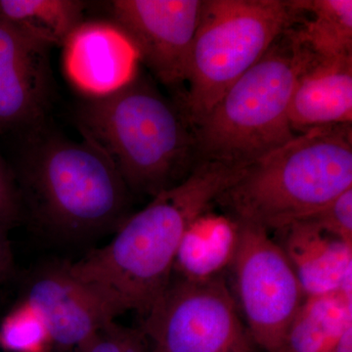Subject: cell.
<instances>
[{
    "mask_svg": "<svg viewBox=\"0 0 352 352\" xmlns=\"http://www.w3.org/2000/svg\"><path fill=\"white\" fill-rule=\"evenodd\" d=\"M83 10L76 0H0V18L50 47L64 44Z\"/></svg>",
    "mask_w": 352,
    "mask_h": 352,
    "instance_id": "cell-18",
    "label": "cell"
},
{
    "mask_svg": "<svg viewBox=\"0 0 352 352\" xmlns=\"http://www.w3.org/2000/svg\"><path fill=\"white\" fill-rule=\"evenodd\" d=\"M20 164L19 193L32 217L51 232L82 238L119 228L127 219L129 189L91 144L30 129Z\"/></svg>",
    "mask_w": 352,
    "mask_h": 352,
    "instance_id": "cell-4",
    "label": "cell"
},
{
    "mask_svg": "<svg viewBox=\"0 0 352 352\" xmlns=\"http://www.w3.org/2000/svg\"><path fill=\"white\" fill-rule=\"evenodd\" d=\"M239 223L229 215L204 212L182 241L173 265L179 279L205 282L230 268L239 242Z\"/></svg>",
    "mask_w": 352,
    "mask_h": 352,
    "instance_id": "cell-15",
    "label": "cell"
},
{
    "mask_svg": "<svg viewBox=\"0 0 352 352\" xmlns=\"http://www.w3.org/2000/svg\"><path fill=\"white\" fill-rule=\"evenodd\" d=\"M138 53L113 23L82 22L64 43V68L90 98L118 91L138 73Z\"/></svg>",
    "mask_w": 352,
    "mask_h": 352,
    "instance_id": "cell-12",
    "label": "cell"
},
{
    "mask_svg": "<svg viewBox=\"0 0 352 352\" xmlns=\"http://www.w3.org/2000/svg\"><path fill=\"white\" fill-rule=\"evenodd\" d=\"M298 38L319 58L352 56L351 0H291Z\"/></svg>",
    "mask_w": 352,
    "mask_h": 352,
    "instance_id": "cell-17",
    "label": "cell"
},
{
    "mask_svg": "<svg viewBox=\"0 0 352 352\" xmlns=\"http://www.w3.org/2000/svg\"><path fill=\"white\" fill-rule=\"evenodd\" d=\"M6 227L0 224V281L6 279L13 271V258L6 238Z\"/></svg>",
    "mask_w": 352,
    "mask_h": 352,
    "instance_id": "cell-23",
    "label": "cell"
},
{
    "mask_svg": "<svg viewBox=\"0 0 352 352\" xmlns=\"http://www.w3.org/2000/svg\"><path fill=\"white\" fill-rule=\"evenodd\" d=\"M242 170L199 162L179 184L127 217L109 244L67 263L69 272L98 289L120 314L129 310L147 314L171 281L176 254L190 226Z\"/></svg>",
    "mask_w": 352,
    "mask_h": 352,
    "instance_id": "cell-1",
    "label": "cell"
},
{
    "mask_svg": "<svg viewBox=\"0 0 352 352\" xmlns=\"http://www.w3.org/2000/svg\"><path fill=\"white\" fill-rule=\"evenodd\" d=\"M294 132L352 122V56H314L298 76L289 109Z\"/></svg>",
    "mask_w": 352,
    "mask_h": 352,
    "instance_id": "cell-14",
    "label": "cell"
},
{
    "mask_svg": "<svg viewBox=\"0 0 352 352\" xmlns=\"http://www.w3.org/2000/svg\"><path fill=\"white\" fill-rule=\"evenodd\" d=\"M314 56L293 27L283 32L194 127L198 162L244 168L295 138L289 104Z\"/></svg>",
    "mask_w": 352,
    "mask_h": 352,
    "instance_id": "cell-5",
    "label": "cell"
},
{
    "mask_svg": "<svg viewBox=\"0 0 352 352\" xmlns=\"http://www.w3.org/2000/svg\"><path fill=\"white\" fill-rule=\"evenodd\" d=\"M352 325V296L342 292L307 296L294 317L283 352H333Z\"/></svg>",
    "mask_w": 352,
    "mask_h": 352,
    "instance_id": "cell-16",
    "label": "cell"
},
{
    "mask_svg": "<svg viewBox=\"0 0 352 352\" xmlns=\"http://www.w3.org/2000/svg\"><path fill=\"white\" fill-rule=\"evenodd\" d=\"M298 20L291 0H203L179 106L193 129Z\"/></svg>",
    "mask_w": 352,
    "mask_h": 352,
    "instance_id": "cell-6",
    "label": "cell"
},
{
    "mask_svg": "<svg viewBox=\"0 0 352 352\" xmlns=\"http://www.w3.org/2000/svg\"><path fill=\"white\" fill-rule=\"evenodd\" d=\"M25 302L43 319L50 342L76 352L120 314L98 289L74 276L67 264L36 275Z\"/></svg>",
    "mask_w": 352,
    "mask_h": 352,
    "instance_id": "cell-10",
    "label": "cell"
},
{
    "mask_svg": "<svg viewBox=\"0 0 352 352\" xmlns=\"http://www.w3.org/2000/svg\"><path fill=\"white\" fill-rule=\"evenodd\" d=\"M333 352H352V325L342 333Z\"/></svg>",
    "mask_w": 352,
    "mask_h": 352,
    "instance_id": "cell-25",
    "label": "cell"
},
{
    "mask_svg": "<svg viewBox=\"0 0 352 352\" xmlns=\"http://www.w3.org/2000/svg\"><path fill=\"white\" fill-rule=\"evenodd\" d=\"M124 352H152L149 351L147 338L142 331L135 330Z\"/></svg>",
    "mask_w": 352,
    "mask_h": 352,
    "instance_id": "cell-24",
    "label": "cell"
},
{
    "mask_svg": "<svg viewBox=\"0 0 352 352\" xmlns=\"http://www.w3.org/2000/svg\"><path fill=\"white\" fill-rule=\"evenodd\" d=\"M238 223L239 242L230 267L245 326L261 351L283 352L287 332L305 294L289 258L270 232Z\"/></svg>",
    "mask_w": 352,
    "mask_h": 352,
    "instance_id": "cell-8",
    "label": "cell"
},
{
    "mask_svg": "<svg viewBox=\"0 0 352 352\" xmlns=\"http://www.w3.org/2000/svg\"><path fill=\"white\" fill-rule=\"evenodd\" d=\"M236 302L223 275L170 281L141 331L161 352H261Z\"/></svg>",
    "mask_w": 352,
    "mask_h": 352,
    "instance_id": "cell-7",
    "label": "cell"
},
{
    "mask_svg": "<svg viewBox=\"0 0 352 352\" xmlns=\"http://www.w3.org/2000/svg\"><path fill=\"white\" fill-rule=\"evenodd\" d=\"M19 189L12 173L0 154V224L8 228L22 217Z\"/></svg>",
    "mask_w": 352,
    "mask_h": 352,
    "instance_id": "cell-21",
    "label": "cell"
},
{
    "mask_svg": "<svg viewBox=\"0 0 352 352\" xmlns=\"http://www.w3.org/2000/svg\"><path fill=\"white\" fill-rule=\"evenodd\" d=\"M135 330L122 327L115 321L97 331L80 352H124Z\"/></svg>",
    "mask_w": 352,
    "mask_h": 352,
    "instance_id": "cell-22",
    "label": "cell"
},
{
    "mask_svg": "<svg viewBox=\"0 0 352 352\" xmlns=\"http://www.w3.org/2000/svg\"><path fill=\"white\" fill-rule=\"evenodd\" d=\"M277 232L305 298L338 292L352 296V244L308 220L294 222Z\"/></svg>",
    "mask_w": 352,
    "mask_h": 352,
    "instance_id": "cell-13",
    "label": "cell"
},
{
    "mask_svg": "<svg viewBox=\"0 0 352 352\" xmlns=\"http://www.w3.org/2000/svg\"><path fill=\"white\" fill-rule=\"evenodd\" d=\"M76 124L134 193L157 196L199 163L195 133L182 109L138 73L118 91L83 102Z\"/></svg>",
    "mask_w": 352,
    "mask_h": 352,
    "instance_id": "cell-2",
    "label": "cell"
},
{
    "mask_svg": "<svg viewBox=\"0 0 352 352\" xmlns=\"http://www.w3.org/2000/svg\"><path fill=\"white\" fill-rule=\"evenodd\" d=\"M50 342L43 319L25 302L8 314L0 327V344L9 351L41 352Z\"/></svg>",
    "mask_w": 352,
    "mask_h": 352,
    "instance_id": "cell-19",
    "label": "cell"
},
{
    "mask_svg": "<svg viewBox=\"0 0 352 352\" xmlns=\"http://www.w3.org/2000/svg\"><path fill=\"white\" fill-rule=\"evenodd\" d=\"M203 0H116L113 24L159 82L175 87L188 78Z\"/></svg>",
    "mask_w": 352,
    "mask_h": 352,
    "instance_id": "cell-9",
    "label": "cell"
},
{
    "mask_svg": "<svg viewBox=\"0 0 352 352\" xmlns=\"http://www.w3.org/2000/svg\"><path fill=\"white\" fill-rule=\"evenodd\" d=\"M305 220L312 222L324 232L352 244V188Z\"/></svg>",
    "mask_w": 352,
    "mask_h": 352,
    "instance_id": "cell-20",
    "label": "cell"
},
{
    "mask_svg": "<svg viewBox=\"0 0 352 352\" xmlns=\"http://www.w3.org/2000/svg\"><path fill=\"white\" fill-rule=\"evenodd\" d=\"M152 352H161V351H157V349H153Z\"/></svg>",
    "mask_w": 352,
    "mask_h": 352,
    "instance_id": "cell-26",
    "label": "cell"
},
{
    "mask_svg": "<svg viewBox=\"0 0 352 352\" xmlns=\"http://www.w3.org/2000/svg\"><path fill=\"white\" fill-rule=\"evenodd\" d=\"M50 48L0 18V132L43 124L52 85Z\"/></svg>",
    "mask_w": 352,
    "mask_h": 352,
    "instance_id": "cell-11",
    "label": "cell"
},
{
    "mask_svg": "<svg viewBox=\"0 0 352 352\" xmlns=\"http://www.w3.org/2000/svg\"><path fill=\"white\" fill-rule=\"evenodd\" d=\"M352 188L351 124L303 132L243 168L217 201L268 232L307 219Z\"/></svg>",
    "mask_w": 352,
    "mask_h": 352,
    "instance_id": "cell-3",
    "label": "cell"
}]
</instances>
